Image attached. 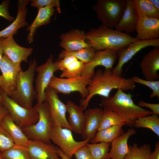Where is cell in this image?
I'll use <instances>...</instances> for the list:
<instances>
[{
  "label": "cell",
  "instance_id": "41",
  "mask_svg": "<svg viewBox=\"0 0 159 159\" xmlns=\"http://www.w3.org/2000/svg\"><path fill=\"white\" fill-rule=\"evenodd\" d=\"M137 105L140 107H146L150 109L153 114L159 115V104H153L147 102L143 100H140Z\"/></svg>",
  "mask_w": 159,
  "mask_h": 159
},
{
  "label": "cell",
  "instance_id": "33",
  "mask_svg": "<svg viewBox=\"0 0 159 159\" xmlns=\"http://www.w3.org/2000/svg\"><path fill=\"white\" fill-rule=\"evenodd\" d=\"M96 51L92 47L72 52H68L63 50L59 53L58 57L61 59L66 56L71 55L85 64L89 63L92 59Z\"/></svg>",
  "mask_w": 159,
  "mask_h": 159
},
{
  "label": "cell",
  "instance_id": "46",
  "mask_svg": "<svg viewBox=\"0 0 159 159\" xmlns=\"http://www.w3.org/2000/svg\"><path fill=\"white\" fill-rule=\"evenodd\" d=\"M57 151L59 156L62 159H69L63 153L61 150L58 147L57 149Z\"/></svg>",
  "mask_w": 159,
  "mask_h": 159
},
{
  "label": "cell",
  "instance_id": "38",
  "mask_svg": "<svg viewBox=\"0 0 159 159\" xmlns=\"http://www.w3.org/2000/svg\"><path fill=\"white\" fill-rule=\"evenodd\" d=\"M30 4L32 7L37 8L38 9L46 7H56L59 13L61 12L59 1V0H32Z\"/></svg>",
  "mask_w": 159,
  "mask_h": 159
},
{
  "label": "cell",
  "instance_id": "40",
  "mask_svg": "<svg viewBox=\"0 0 159 159\" xmlns=\"http://www.w3.org/2000/svg\"><path fill=\"white\" fill-rule=\"evenodd\" d=\"M74 155L75 159H93L86 145L77 150Z\"/></svg>",
  "mask_w": 159,
  "mask_h": 159
},
{
  "label": "cell",
  "instance_id": "17",
  "mask_svg": "<svg viewBox=\"0 0 159 159\" xmlns=\"http://www.w3.org/2000/svg\"><path fill=\"white\" fill-rule=\"evenodd\" d=\"M140 66L145 80H157L159 76V47H154L145 55Z\"/></svg>",
  "mask_w": 159,
  "mask_h": 159
},
{
  "label": "cell",
  "instance_id": "15",
  "mask_svg": "<svg viewBox=\"0 0 159 159\" xmlns=\"http://www.w3.org/2000/svg\"><path fill=\"white\" fill-rule=\"evenodd\" d=\"M60 46L64 50L72 52L92 47L88 42H87L86 33L78 29H72L61 34Z\"/></svg>",
  "mask_w": 159,
  "mask_h": 159
},
{
  "label": "cell",
  "instance_id": "31",
  "mask_svg": "<svg viewBox=\"0 0 159 159\" xmlns=\"http://www.w3.org/2000/svg\"><path fill=\"white\" fill-rule=\"evenodd\" d=\"M151 152V146L149 144H144L139 147L134 143L128 145V151L123 159H149Z\"/></svg>",
  "mask_w": 159,
  "mask_h": 159
},
{
  "label": "cell",
  "instance_id": "9",
  "mask_svg": "<svg viewBox=\"0 0 159 159\" xmlns=\"http://www.w3.org/2000/svg\"><path fill=\"white\" fill-rule=\"evenodd\" d=\"M91 78L80 75L77 77L63 78L54 75L52 78L49 87L53 89L57 93L69 94L78 92L81 94L82 99L86 98L89 94L87 86Z\"/></svg>",
  "mask_w": 159,
  "mask_h": 159
},
{
  "label": "cell",
  "instance_id": "23",
  "mask_svg": "<svg viewBox=\"0 0 159 159\" xmlns=\"http://www.w3.org/2000/svg\"><path fill=\"white\" fill-rule=\"evenodd\" d=\"M139 16L132 0H127L126 6L118 23L115 27L116 29L127 33L136 31Z\"/></svg>",
  "mask_w": 159,
  "mask_h": 159
},
{
  "label": "cell",
  "instance_id": "6",
  "mask_svg": "<svg viewBox=\"0 0 159 159\" xmlns=\"http://www.w3.org/2000/svg\"><path fill=\"white\" fill-rule=\"evenodd\" d=\"M2 105L8 110L14 122L21 128L35 123L39 114L34 107L27 108L16 102L0 87Z\"/></svg>",
  "mask_w": 159,
  "mask_h": 159
},
{
  "label": "cell",
  "instance_id": "44",
  "mask_svg": "<svg viewBox=\"0 0 159 159\" xmlns=\"http://www.w3.org/2000/svg\"><path fill=\"white\" fill-rule=\"evenodd\" d=\"M3 38H0V66L3 56V51L2 47V41Z\"/></svg>",
  "mask_w": 159,
  "mask_h": 159
},
{
  "label": "cell",
  "instance_id": "21",
  "mask_svg": "<svg viewBox=\"0 0 159 159\" xmlns=\"http://www.w3.org/2000/svg\"><path fill=\"white\" fill-rule=\"evenodd\" d=\"M30 2L29 0L18 1L16 17L10 24L0 31V38H5L13 36L17 34L19 29L28 25L26 19L27 11L26 6Z\"/></svg>",
  "mask_w": 159,
  "mask_h": 159
},
{
  "label": "cell",
  "instance_id": "45",
  "mask_svg": "<svg viewBox=\"0 0 159 159\" xmlns=\"http://www.w3.org/2000/svg\"><path fill=\"white\" fill-rule=\"evenodd\" d=\"M152 5L156 9L159 10V0H148Z\"/></svg>",
  "mask_w": 159,
  "mask_h": 159
},
{
  "label": "cell",
  "instance_id": "22",
  "mask_svg": "<svg viewBox=\"0 0 159 159\" xmlns=\"http://www.w3.org/2000/svg\"><path fill=\"white\" fill-rule=\"evenodd\" d=\"M58 70L62 72L61 78H74L81 75L84 64L73 56L68 55L55 62Z\"/></svg>",
  "mask_w": 159,
  "mask_h": 159
},
{
  "label": "cell",
  "instance_id": "48",
  "mask_svg": "<svg viewBox=\"0 0 159 159\" xmlns=\"http://www.w3.org/2000/svg\"><path fill=\"white\" fill-rule=\"evenodd\" d=\"M2 97L0 93V107L2 105Z\"/></svg>",
  "mask_w": 159,
  "mask_h": 159
},
{
  "label": "cell",
  "instance_id": "11",
  "mask_svg": "<svg viewBox=\"0 0 159 159\" xmlns=\"http://www.w3.org/2000/svg\"><path fill=\"white\" fill-rule=\"evenodd\" d=\"M53 55L51 54L45 63L36 68L35 71L37 72L35 89L37 105L41 104L45 101L46 91L54 72L58 70L55 62H53Z\"/></svg>",
  "mask_w": 159,
  "mask_h": 159
},
{
  "label": "cell",
  "instance_id": "25",
  "mask_svg": "<svg viewBox=\"0 0 159 159\" xmlns=\"http://www.w3.org/2000/svg\"><path fill=\"white\" fill-rule=\"evenodd\" d=\"M136 133L134 128L129 129L112 141L109 152L110 159H123L128 151V140Z\"/></svg>",
  "mask_w": 159,
  "mask_h": 159
},
{
  "label": "cell",
  "instance_id": "18",
  "mask_svg": "<svg viewBox=\"0 0 159 159\" xmlns=\"http://www.w3.org/2000/svg\"><path fill=\"white\" fill-rule=\"evenodd\" d=\"M102 112L103 110L98 107L85 110L84 126L81 134L83 139L90 140L95 137L101 123Z\"/></svg>",
  "mask_w": 159,
  "mask_h": 159
},
{
  "label": "cell",
  "instance_id": "49",
  "mask_svg": "<svg viewBox=\"0 0 159 159\" xmlns=\"http://www.w3.org/2000/svg\"><path fill=\"white\" fill-rule=\"evenodd\" d=\"M0 159H6L1 156L0 154Z\"/></svg>",
  "mask_w": 159,
  "mask_h": 159
},
{
  "label": "cell",
  "instance_id": "39",
  "mask_svg": "<svg viewBox=\"0 0 159 159\" xmlns=\"http://www.w3.org/2000/svg\"><path fill=\"white\" fill-rule=\"evenodd\" d=\"M9 0H6L3 1L0 4V16L11 22L14 20V18L10 15L9 11Z\"/></svg>",
  "mask_w": 159,
  "mask_h": 159
},
{
  "label": "cell",
  "instance_id": "2",
  "mask_svg": "<svg viewBox=\"0 0 159 159\" xmlns=\"http://www.w3.org/2000/svg\"><path fill=\"white\" fill-rule=\"evenodd\" d=\"M132 97L130 93H126L118 89L114 95L103 97L100 105L115 113L125 122L126 125L133 126L135 120L153 113L135 104Z\"/></svg>",
  "mask_w": 159,
  "mask_h": 159
},
{
  "label": "cell",
  "instance_id": "24",
  "mask_svg": "<svg viewBox=\"0 0 159 159\" xmlns=\"http://www.w3.org/2000/svg\"><path fill=\"white\" fill-rule=\"evenodd\" d=\"M0 125L11 137L15 145L27 147L30 140L22 128L14 122L9 113L2 118Z\"/></svg>",
  "mask_w": 159,
  "mask_h": 159
},
{
  "label": "cell",
  "instance_id": "36",
  "mask_svg": "<svg viewBox=\"0 0 159 159\" xmlns=\"http://www.w3.org/2000/svg\"><path fill=\"white\" fill-rule=\"evenodd\" d=\"M132 81L135 83L140 84L147 86L152 90L149 95L150 98L156 97L159 99V81H148L141 79L137 76H135L131 78Z\"/></svg>",
  "mask_w": 159,
  "mask_h": 159
},
{
  "label": "cell",
  "instance_id": "13",
  "mask_svg": "<svg viewBox=\"0 0 159 159\" xmlns=\"http://www.w3.org/2000/svg\"><path fill=\"white\" fill-rule=\"evenodd\" d=\"M117 58V52L111 49L96 51L92 59L84 64L81 75L91 78L95 74V68L98 66L104 67L105 69H112Z\"/></svg>",
  "mask_w": 159,
  "mask_h": 159
},
{
  "label": "cell",
  "instance_id": "8",
  "mask_svg": "<svg viewBox=\"0 0 159 159\" xmlns=\"http://www.w3.org/2000/svg\"><path fill=\"white\" fill-rule=\"evenodd\" d=\"M50 139L57 145L63 153L71 159L74 153L90 142L89 139L77 141L74 139L70 129L53 126L50 134Z\"/></svg>",
  "mask_w": 159,
  "mask_h": 159
},
{
  "label": "cell",
  "instance_id": "10",
  "mask_svg": "<svg viewBox=\"0 0 159 159\" xmlns=\"http://www.w3.org/2000/svg\"><path fill=\"white\" fill-rule=\"evenodd\" d=\"M45 101L47 103L53 126L72 130L66 118V105L59 99L58 93L49 87L46 91Z\"/></svg>",
  "mask_w": 159,
  "mask_h": 159
},
{
  "label": "cell",
  "instance_id": "14",
  "mask_svg": "<svg viewBox=\"0 0 159 159\" xmlns=\"http://www.w3.org/2000/svg\"><path fill=\"white\" fill-rule=\"evenodd\" d=\"M0 70L2 72L3 90L10 96L15 90L18 74L22 70L21 65L14 63L4 54L0 65Z\"/></svg>",
  "mask_w": 159,
  "mask_h": 159
},
{
  "label": "cell",
  "instance_id": "29",
  "mask_svg": "<svg viewBox=\"0 0 159 159\" xmlns=\"http://www.w3.org/2000/svg\"><path fill=\"white\" fill-rule=\"evenodd\" d=\"M139 17L159 19V10L148 0H132Z\"/></svg>",
  "mask_w": 159,
  "mask_h": 159
},
{
  "label": "cell",
  "instance_id": "27",
  "mask_svg": "<svg viewBox=\"0 0 159 159\" xmlns=\"http://www.w3.org/2000/svg\"><path fill=\"white\" fill-rule=\"evenodd\" d=\"M55 9L52 7H46L38 9V12L33 22L26 29L29 32L27 40L29 43H32L37 29L39 27L48 24L54 15Z\"/></svg>",
  "mask_w": 159,
  "mask_h": 159
},
{
  "label": "cell",
  "instance_id": "3",
  "mask_svg": "<svg viewBox=\"0 0 159 159\" xmlns=\"http://www.w3.org/2000/svg\"><path fill=\"white\" fill-rule=\"evenodd\" d=\"M86 34L88 42L96 51L109 49L117 53L129 43L139 40L127 33L102 25Z\"/></svg>",
  "mask_w": 159,
  "mask_h": 159
},
{
  "label": "cell",
  "instance_id": "1",
  "mask_svg": "<svg viewBox=\"0 0 159 159\" xmlns=\"http://www.w3.org/2000/svg\"><path fill=\"white\" fill-rule=\"evenodd\" d=\"M136 87L135 83L131 78H125L117 75L112 69H105L104 71L98 69L91 78L87 86L89 94L85 99L80 101V106L84 110H87L89 102L96 95L107 97L113 89H121L123 91L133 90Z\"/></svg>",
  "mask_w": 159,
  "mask_h": 159
},
{
  "label": "cell",
  "instance_id": "7",
  "mask_svg": "<svg viewBox=\"0 0 159 159\" xmlns=\"http://www.w3.org/2000/svg\"><path fill=\"white\" fill-rule=\"evenodd\" d=\"M127 0H98L94 6L98 19L102 25L112 28L120 21Z\"/></svg>",
  "mask_w": 159,
  "mask_h": 159
},
{
  "label": "cell",
  "instance_id": "12",
  "mask_svg": "<svg viewBox=\"0 0 159 159\" xmlns=\"http://www.w3.org/2000/svg\"><path fill=\"white\" fill-rule=\"evenodd\" d=\"M159 47V39L148 40H138L130 43L117 53L118 63L112 70L114 73L121 76L122 67L138 52L144 48L149 47Z\"/></svg>",
  "mask_w": 159,
  "mask_h": 159
},
{
  "label": "cell",
  "instance_id": "42",
  "mask_svg": "<svg viewBox=\"0 0 159 159\" xmlns=\"http://www.w3.org/2000/svg\"><path fill=\"white\" fill-rule=\"evenodd\" d=\"M149 159H159V142H156L154 152L150 154Z\"/></svg>",
  "mask_w": 159,
  "mask_h": 159
},
{
  "label": "cell",
  "instance_id": "20",
  "mask_svg": "<svg viewBox=\"0 0 159 159\" xmlns=\"http://www.w3.org/2000/svg\"><path fill=\"white\" fill-rule=\"evenodd\" d=\"M136 31L139 40L159 39V19L139 17Z\"/></svg>",
  "mask_w": 159,
  "mask_h": 159
},
{
  "label": "cell",
  "instance_id": "16",
  "mask_svg": "<svg viewBox=\"0 0 159 159\" xmlns=\"http://www.w3.org/2000/svg\"><path fill=\"white\" fill-rule=\"evenodd\" d=\"M2 47L4 54L13 62L20 64L22 61L27 62L33 50L32 48H26L18 45L13 36L3 38Z\"/></svg>",
  "mask_w": 159,
  "mask_h": 159
},
{
  "label": "cell",
  "instance_id": "30",
  "mask_svg": "<svg viewBox=\"0 0 159 159\" xmlns=\"http://www.w3.org/2000/svg\"><path fill=\"white\" fill-rule=\"evenodd\" d=\"M158 115L152 114L140 117L135 120L133 126L136 128L149 129L159 137V117Z\"/></svg>",
  "mask_w": 159,
  "mask_h": 159
},
{
  "label": "cell",
  "instance_id": "37",
  "mask_svg": "<svg viewBox=\"0 0 159 159\" xmlns=\"http://www.w3.org/2000/svg\"><path fill=\"white\" fill-rule=\"evenodd\" d=\"M15 145L11 137L0 125V152L5 151Z\"/></svg>",
  "mask_w": 159,
  "mask_h": 159
},
{
  "label": "cell",
  "instance_id": "43",
  "mask_svg": "<svg viewBox=\"0 0 159 159\" xmlns=\"http://www.w3.org/2000/svg\"><path fill=\"white\" fill-rule=\"evenodd\" d=\"M7 109L2 105L0 107V122L2 118L8 113Z\"/></svg>",
  "mask_w": 159,
  "mask_h": 159
},
{
  "label": "cell",
  "instance_id": "5",
  "mask_svg": "<svg viewBox=\"0 0 159 159\" xmlns=\"http://www.w3.org/2000/svg\"><path fill=\"white\" fill-rule=\"evenodd\" d=\"M34 107L39 114L38 121L22 129L29 140L51 143L50 134L53 125L47 103L45 101L41 104H36Z\"/></svg>",
  "mask_w": 159,
  "mask_h": 159
},
{
  "label": "cell",
  "instance_id": "47",
  "mask_svg": "<svg viewBox=\"0 0 159 159\" xmlns=\"http://www.w3.org/2000/svg\"><path fill=\"white\" fill-rule=\"evenodd\" d=\"M0 87L3 89V79L1 75H0Z\"/></svg>",
  "mask_w": 159,
  "mask_h": 159
},
{
  "label": "cell",
  "instance_id": "28",
  "mask_svg": "<svg viewBox=\"0 0 159 159\" xmlns=\"http://www.w3.org/2000/svg\"><path fill=\"white\" fill-rule=\"evenodd\" d=\"M122 127V125H115L99 131L90 142L91 143L102 142L111 143L124 132Z\"/></svg>",
  "mask_w": 159,
  "mask_h": 159
},
{
  "label": "cell",
  "instance_id": "19",
  "mask_svg": "<svg viewBox=\"0 0 159 159\" xmlns=\"http://www.w3.org/2000/svg\"><path fill=\"white\" fill-rule=\"evenodd\" d=\"M27 148L32 159H62L57 152V147L51 143L30 140Z\"/></svg>",
  "mask_w": 159,
  "mask_h": 159
},
{
  "label": "cell",
  "instance_id": "4",
  "mask_svg": "<svg viewBox=\"0 0 159 159\" xmlns=\"http://www.w3.org/2000/svg\"><path fill=\"white\" fill-rule=\"evenodd\" d=\"M37 64V61L34 58L27 69L19 71L16 79L15 90L10 96L18 104L27 108L33 107V100L37 98L33 82Z\"/></svg>",
  "mask_w": 159,
  "mask_h": 159
},
{
  "label": "cell",
  "instance_id": "34",
  "mask_svg": "<svg viewBox=\"0 0 159 159\" xmlns=\"http://www.w3.org/2000/svg\"><path fill=\"white\" fill-rule=\"evenodd\" d=\"M111 143L104 142L86 144L93 159H110L109 151Z\"/></svg>",
  "mask_w": 159,
  "mask_h": 159
},
{
  "label": "cell",
  "instance_id": "35",
  "mask_svg": "<svg viewBox=\"0 0 159 159\" xmlns=\"http://www.w3.org/2000/svg\"><path fill=\"white\" fill-rule=\"evenodd\" d=\"M0 154L6 159H32L27 147L16 145Z\"/></svg>",
  "mask_w": 159,
  "mask_h": 159
},
{
  "label": "cell",
  "instance_id": "26",
  "mask_svg": "<svg viewBox=\"0 0 159 159\" xmlns=\"http://www.w3.org/2000/svg\"><path fill=\"white\" fill-rule=\"evenodd\" d=\"M67 111L69 114L68 121L72 130L75 133L81 134L85 123V114L82 107L70 100L66 104Z\"/></svg>",
  "mask_w": 159,
  "mask_h": 159
},
{
  "label": "cell",
  "instance_id": "32",
  "mask_svg": "<svg viewBox=\"0 0 159 159\" xmlns=\"http://www.w3.org/2000/svg\"><path fill=\"white\" fill-rule=\"evenodd\" d=\"M125 125V122L117 114L110 109L105 107L103 110L102 120L98 131L113 126H123Z\"/></svg>",
  "mask_w": 159,
  "mask_h": 159
}]
</instances>
